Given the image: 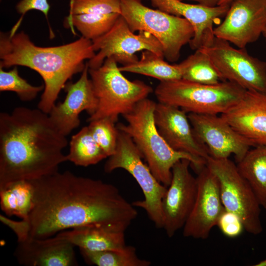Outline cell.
Masks as SVG:
<instances>
[{"label":"cell","instance_id":"13","mask_svg":"<svg viewBox=\"0 0 266 266\" xmlns=\"http://www.w3.org/2000/svg\"><path fill=\"white\" fill-rule=\"evenodd\" d=\"M266 25V0H233L223 22L214 29V34L244 48L259 39Z\"/></svg>","mask_w":266,"mask_h":266},{"label":"cell","instance_id":"29","mask_svg":"<svg viewBox=\"0 0 266 266\" xmlns=\"http://www.w3.org/2000/svg\"><path fill=\"white\" fill-rule=\"evenodd\" d=\"M44 85L33 86L21 77L16 66L9 71L0 67V91L15 92L23 101L34 99L38 94L43 90Z\"/></svg>","mask_w":266,"mask_h":266},{"label":"cell","instance_id":"31","mask_svg":"<svg viewBox=\"0 0 266 266\" xmlns=\"http://www.w3.org/2000/svg\"><path fill=\"white\" fill-rule=\"evenodd\" d=\"M121 0H72L69 4V14H121Z\"/></svg>","mask_w":266,"mask_h":266},{"label":"cell","instance_id":"10","mask_svg":"<svg viewBox=\"0 0 266 266\" xmlns=\"http://www.w3.org/2000/svg\"><path fill=\"white\" fill-rule=\"evenodd\" d=\"M199 49L209 57L222 81L266 94V61L251 56L245 48H235L216 36L209 45Z\"/></svg>","mask_w":266,"mask_h":266},{"label":"cell","instance_id":"40","mask_svg":"<svg viewBox=\"0 0 266 266\" xmlns=\"http://www.w3.org/2000/svg\"></svg>","mask_w":266,"mask_h":266},{"label":"cell","instance_id":"8","mask_svg":"<svg viewBox=\"0 0 266 266\" xmlns=\"http://www.w3.org/2000/svg\"><path fill=\"white\" fill-rule=\"evenodd\" d=\"M142 158L131 137L119 130L115 152L108 157L104 170L106 173H110L116 169L122 168L131 174L144 195L143 200L133 201V205L144 210L155 227L163 229L162 204L167 187L156 178L148 165L142 161Z\"/></svg>","mask_w":266,"mask_h":266},{"label":"cell","instance_id":"30","mask_svg":"<svg viewBox=\"0 0 266 266\" xmlns=\"http://www.w3.org/2000/svg\"><path fill=\"white\" fill-rule=\"evenodd\" d=\"M115 123L108 118H100L89 122V129L95 141L107 157L115 152L119 130Z\"/></svg>","mask_w":266,"mask_h":266},{"label":"cell","instance_id":"14","mask_svg":"<svg viewBox=\"0 0 266 266\" xmlns=\"http://www.w3.org/2000/svg\"><path fill=\"white\" fill-rule=\"evenodd\" d=\"M190 165L187 159L174 165L171 182L162 200L163 229L168 237L183 229L195 201L197 183L189 170Z\"/></svg>","mask_w":266,"mask_h":266},{"label":"cell","instance_id":"16","mask_svg":"<svg viewBox=\"0 0 266 266\" xmlns=\"http://www.w3.org/2000/svg\"><path fill=\"white\" fill-rule=\"evenodd\" d=\"M154 120L159 133L170 147L206 161L210 156L208 150L195 134L185 111L159 102L154 111Z\"/></svg>","mask_w":266,"mask_h":266},{"label":"cell","instance_id":"39","mask_svg":"<svg viewBox=\"0 0 266 266\" xmlns=\"http://www.w3.org/2000/svg\"><path fill=\"white\" fill-rule=\"evenodd\" d=\"M72 0H69V4L72 2Z\"/></svg>","mask_w":266,"mask_h":266},{"label":"cell","instance_id":"25","mask_svg":"<svg viewBox=\"0 0 266 266\" xmlns=\"http://www.w3.org/2000/svg\"><path fill=\"white\" fill-rule=\"evenodd\" d=\"M66 157L67 161L76 166H88L98 164L107 156L86 126L71 137Z\"/></svg>","mask_w":266,"mask_h":266},{"label":"cell","instance_id":"19","mask_svg":"<svg viewBox=\"0 0 266 266\" xmlns=\"http://www.w3.org/2000/svg\"><path fill=\"white\" fill-rule=\"evenodd\" d=\"M152 5L168 14L182 17L193 26L194 35L190 45L193 50L209 45L215 37L213 25L227 14L230 5L206 7L179 0H150Z\"/></svg>","mask_w":266,"mask_h":266},{"label":"cell","instance_id":"9","mask_svg":"<svg viewBox=\"0 0 266 266\" xmlns=\"http://www.w3.org/2000/svg\"><path fill=\"white\" fill-rule=\"evenodd\" d=\"M206 166L218 179L224 208L240 218L248 233L255 235L260 233L263 231L261 206L236 165L229 158L218 159L209 156Z\"/></svg>","mask_w":266,"mask_h":266},{"label":"cell","instance_id":"3","mask_svg":"<svg viewBox=\"0 0 266 266\" xmlns=\"http://www.w3.org/2000/svg\"><path fill=\"white\" fill-rule=\"evenodd\" d=\"M92 40L81 36L67 44L51 47L35 45L22 31L0 34V67L24 66L42 78L44 88L38 108L48 114L61 91L74 75L82 72L86 63L94 57Z\"/></svg>","mask_w":266,"mask_h":266},{"label":"cell","instance_id":"37","mask_svg":"<svg viewBox=\"0 0 266 266\" xmlns=\"http://www.w3.org/2000/svg\"><path fill=\"white\" fill-rule=\"evenodd\" d=\"M254 266H266V259L256 264Z\"/></svg>","mask_w":266,"mask_h":266},{"label":"cell","instance_id":"17","mask_svg":"<svg viewBox=\"0 0 266 266\" xmlns=\"http://www.w3.org/2000/svg\"><path fill=\"white\" fill-rule=\"evenodd\" d=\"M89 76L86 63L79 79L74 83L66 84L65 100L55 104L48 113L56 128L66 136L79 126L81 112L86 110L90 116L96 109L97 99Z\"/></svg>","mask_w":266,"mask_h":266},{"label":"cell","instance_id":"2","mask_svg":"<svg viewBox=\"0 0 266 266\" xmlns=\"http://www.w3.org/2000/svg\"><path fill=\"white\" fill-rule=\"evenodd\" d=\"M66 136L48 114L38 108L16 107L0 113V188L58 171L67 161Z\"/></svg>","mask_w":266,"mask_h":266},{"label":"cell","instance_id":"22","mask_svg":"<svg viewBox=\"0 0 266 266\" xmlns=\"http://www.w3.org/2000/svg\"><path fill=\"white\" fill-rule=\"evenodd\" d=\"M238 170L254 191L261 206L266 209V147L250 149L237 163Z\"/></svg>","mask_w":266,"mask_h":266},{"label":"cell","instance_id":"21","mask_svg":"<svg viewBox=\"0 0 266 266\" xmlns=\"http://www.w3.org/2000/svg\"><path fill=\"white\" fill-rule=\"evenodd\" d=\"M57 234L79 248L91 251L117 249L126 245L125 232L96 226L76 228Z\"/></svg>","mask_w":266,"mask_h":266},{"label":"cell","instance_id":"7","mask_svg":"<svg viewBox=\"0 0 266 266\" xmlns=\"http://www.w3.org/2000/svg\"><path fill=\"white\" fill-rule=\"evenodd\" d=\"M121 15L133 32L145 31L161 44L164 57L175 62L182 48L190 43L194 30L186 19L154 9L143 5L141 0H121Z\"/></svg>","mask_w":266,"mask_h":266},{"label":"cell","instance_id":"6","mask_svg":"<svg viewBox=\"0 0 266 266\" xmlns=\"http://www.w3.org/2000/svg\"><path fill=\"white\" fill-rule=\"evenodd\" d=\"M122 72L112 57L106 58L98 68H89L98 103L88 122L108 118L116 123L120 115L131 111L153 92L150 86L140 80H130Z\"/></svg>","mask_w":266,"mask_h":266},{"label":"cell","instance_id":"18","mask_svg":"<svg viewBox=\"0 0 266 266\" xmlns=\"http://www.w3.org/2000/svg\"><path fill=\"white\" fill-rule=\"evenodd\" d=\"M220 115L253 147H266V94L246 90L236 104Z\"/></svg>","mask_w":266,"mask_h":266},{"label":"cell","instance_id":"23","mask_svg":"<svg viewBox=\"0 0 266 266\" xmlns=\"http://www.w3.org/2000/svg\"><path fill=\"white\" fill-rule=\"evenodd\" d=\"M33 205V189L30 180L11 182L0 188L1 209L9 216L27 219Z\"/></svg>","mask_w":266,"mask_h":266},{"label":"cell","instance_id":"4","mask_svg":"<svg viewBox=\"0 0 266 266\" xmlns=\"http://www.w3.org/2000/svg\"><path fill=\"white\" fill-rule=\"evenodd\" d=\"M156 103L148 98L141 100L123 116L126 123H119L117 127L131 137L154 176L167 187L171 182L172 167L178 161L189 160L190 166L196 172L206 165V161L176 151L168 145L155 123Z\"/></svg>","mask_w":266,"mask_h":266},{"label":"cell","instance_id":"35","mask_svg":"<svg viewBox=\"0 0 266 266\" xmlns=\"http://www.w3.org/2000/svg\"><path fill=\"white\" fill-rule=\"evenodd\" d=\"M183 1L184 0H194L197 1L199 4L206 7H215L218 5L220 0H179Z\"/></svg>","mask_w":266,"mask_h":266},{"label":"cell","instance_id":"36","mask_svg":"<svg viewBox=\"0 0 266 266\" xmlns=\"http://www.w3.org/2000/svg\"><path fill=\"white\" fill-rule=\"evenodd\" d=\"M233 0H220L219 5H230Z\"/></svg>","mask_w":266,"mask_h":266},{"label":"cell","instance_id":"15","mask_svg":"<svg viewBox=\"0 0 266 266\" xmlns=\"http://www.w3.org/2000/svg\"><path fill=\"white\" fill-rule=\"evenodd\" d=\"M197 192L192 211L183 228L186 237L205 239L224 210L219 182L205 165L197 172Z\"/></svg>","mask_w":266,"mask_h":266},{"label":"cell","instance_id":"28","mask_svg":"<svg viewBox=\"0 0 266 266\" xmlns=\"http://www.w3.org/2000/svg\"><path fill=\"white\" fill-rule=\"evenodd\" d=\"M179 65L184 80L207 85L223 81L209 57L199 49Z\"/></svg>","mask_w":266,"mask_h":266},{"label":"cell","instance_id":"27","mask_svg":"<svg viewBox=\"0 0 266 266\" xmlns=\"http://www.w3.org/2000/svg\"><path fill=\"white\" fill-rule=\"evenodd\" d=\"M80 252L86 263L98 266H149L151 263L140 259L136 248L127 246L117 249L91 251L79 248Z\"/></svg>","mask_w":266,"mask_h":266},{"label":"cell","instance_id":"20","mask_svg":"<svg viewBox=\"0 0 266 266\" xmlns=\"http://www.w3.org/2000/svg\"><path fill=\"white\" fill-rule=\"evenodd\" d=\"M75 246L58 234L43 239L29 237L18 242L14 255L24 266H74L78 265Z\"/></svg>","mask_w":266,"mask_h":266},{"label":"cell","instance_id":"1","mask_svg":"<svg viewBox=\"0 0 266 266\" xmlns=\"http://www.w3.org/2000/svg\"><path fill=\"white\" fill-rule=\"evenodd\" d=\"M33 205L29 237L43 239L67 229L96 226L125 232L137 211L114 185L59 171L30 180ZM28 237V238H29Z\"/></svg>","mask_w":266,"mask_h":266},{"label":"cell","instance_id":"11","mask_svg":"<svg viewBox=\"0 0 266 266\" xmlns=\"http://www.w3.org/2000/svg\"><path fill=\"white\" fill-rule=\"evenodd\" d=\"M134 33L120 15L108 32L92 40L94 50L98 52L87 62L89 68L100 66L111 57L122 66L133 63L138 60L135 53L140 51H149L164 58L162 45L154 36L145 31Z\"/></svg>","mask_w":266,"mask_h":266},{"label":"cell","instance_id":"24","mask_svg":"<svg viewBox=\"0 0 266 266\" xmlns=\"http://www.w3.org/2000/svg\"><path fill=\"white\" fill-rule=\"evenodd\" d=\"M154 53L144 50L140 59L128 65L119 67L122 72H128L150 76L161 81H166L182 78L179 64L171 65Z\"/></svg>","mask_w":266,"mask_h":266},{"label":"cell","instance_id":"32","mask_svg":"<svg viewBox=\"0 0 266 266\" xmlns=\"http://www.w3.org/2000/svg\"><path fill=\"white\" fill-rule=\"evenodd\" d=\"M217 226L225 236L230 238L239 236L245 230L240 218L235 213L225 209L220 215Z\"/></svg>","mask_w":266,"mask_h":266},{"label":"cell","instance_id":"26","mask_svg":"<svg viewBox=\"0 0 266 266\" xmlns=\"http://www.w3.org/2000/svg\"><path fill=\"white\" fill-rule=\"evenodd\" d=\"M121 14L118 13L68 15L64 21L65 26L74 34V28L82 36L93 40L108 32Z\"/></svg>","mask_w":266,"mask_h":266},{"label":"cell","instance_id":"5","mask_svg":"<svg viewBox=\"0 0 266 266\" xmlns=\"http://www.w3.org/2000/svg\"><path fill=\"white\" fill-rule=\"evenodd\" d=\"M246 91L228 81L207 85L181 78L161 81L155 95L159 102L178 107L187 114L221 115L236 104Z\"/></svg>","mask_w":266,"mask_h":266},{"label":"cell","instance_id":"34","mask_svg":"<svg viewBox=\"0 0 266 266\" xmlns=\"http://www.w3.org/2000/svg\"><path fill=\"white\" fill-rule=\"evenodd\" d=\"M0 221L8 227L15 233L17 237V241H23L29 237V230L26 221H14L0 215Z\"/></svg>","mask_w":266,"mask_h":266},{"label":"cell","instance_id":"33","mask_svg":"<svg viewBox=\"0 0 266 266\" xmlns=\"http://www.w3.org/2000/svg\"><path fill=\"white\" fill-rule=\"evenodd\" d=\"M50 8V6L48 0H20L16 5V9L17 12L21 15V17L14 26V27L18 29L24 15L32 10L41 12L47 19Z\"/></svg>","mask_w":266,"mask_h":266},{"label":"cell","instance_id":"12","mask_svg":"<svg viewBox=\"0 0 266 266\" xmlns=\"http://www.w3.org/2000/svg\"><path fill=\"white\" fill-rule=\"evenodd\" d=\"M188 116L195 134L213 158H229L233 154L237 163L253 147L221 115L188 113Z\"/></svg>","mask_w":266,"mask_h":266},{"label":"cell","instance_id":"38","mask_svg":"<svg viewBox=\"0 0 266 266\" xmlns=\"http://www.w3.org/2000/svg\"><path fill=\"white\" fill-rule=\"evenodd\" d=\"M262 34L264 36V37L265 38L266 42V25L265 28Z\"/></svg>","mask_w":266,"mask_h":266}]
</instances>
